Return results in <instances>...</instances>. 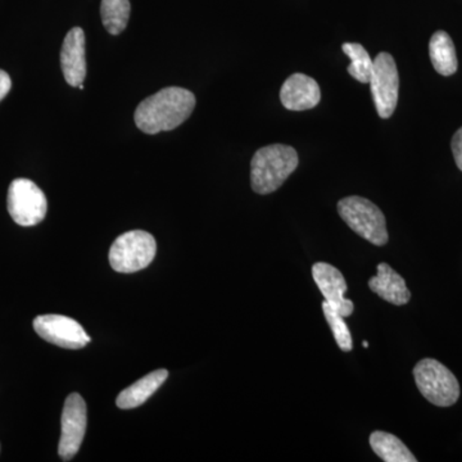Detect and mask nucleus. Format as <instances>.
<instances>
[{
	"label": "nucleus",
	"mask_w": 462,
	"mask_h": 462,
	"mask_svg": "<svg viewBox=\"0 0 462 462\" xmlns=\"http://www.w3.org/2000/svg\"><path fill=\"white\" fill-rule=\"evenodd\" d=\"M12 88V80L7 72L0 69V102L8 96Z\"/></svg>",
	"instance_id": "obj_21"
},
{
	"label": "nucleus",
	"mask_w": 462,
	"mask_h": 462,
	"mask_svg": "<svg viewBox=\"0 0 462 462\" xmlns=\"http://www.w3.org/2000/svg\"><path fill=\"white\" fill-rule=\"evenodd\" d=\"M363 345H364L365 348H367V346H369V345H367L366 340H365V342L363 343Z\"/></svg>",
	"instance_id": "obj_22"
},
{
	"label": "nucleus",
	"mask_w": 462,
	"mask_h": 462,
	"mask_svg": "<svg viewBox=\"0 0 462 462\" xmlns=\"http://www.w3.org/2000/svg\"><path fill=\"white\" fill-rule=\"evenodd\" d=\"M312 278L324 296L325 300L336 309L343 318L354 314V302L346 300V282L343 273L333 264L318 263L312 266Z\"/></svg>",
	"instance_id": "obj_10"
},
{
	"label": "nucleus",
	"mask_w": 462,
	"mask_h": 462,
	"mask_svg": "<svg viewBox=\"0 0 462 462\" xmlns=\"http://www.w3.org/2000/svg\"><path fill=\"white\" fill-rule=\"evenodd\" d=\"M342 50L351 60V65L346 69L348 74L360 83L369 84L370 79H372L374 60L370 58L367 51L358 42H346L343 44Z\"/></svg>",
	"instance_id": "obj_18"
},
{
	"label": "nucleus",
	"mask_w": 462,
	"mask_h": 462,
	"mask_svg": "<svg viewBox=\"0 0 462 462\" xmlns=\"http://www.w3.org/2000/svg\"><path fill=\"white\" fill-rule=\"evenodd\" d=\"M378 273L369 281V288L382 300L394 306H403L411 300V291L400 273L394 272L388 263H379Z\"/></svg>",
	"instance_id": "obj_13"
},
{
	"label": "nucleus",
	"mask_w": 462,
	"mask_h": 462,
	"mask_svg": "<svg viewBox=\"0 0 462 462\" xmlns=\"http://www.w3.org/2000/svg\"><path fill=\"white\" fill-rule=\"evenodd\" d=\"M88 411L84 398L71 393L66 398L62 412V431H60L58 455L63 461H69L78 455L87 433Z\"/></svg>",
	"instance_id": "obj_8"
},
{
	"label": "nucleus",
	"mask_w": 462,
	"mask_h": 462,
	"mask_svg": "<svg viewBox=\"0 0 462 462\" xmlns=\"http://www.w3.org/2000/svg\"><path fill=\"white\" fill-rule=\"evenodd\" d=\"M78 88H79V89H80V90H84V89H85L84 85H80V87H78Z\"/></svg>",
	"instance_id": "obj_23"
},
{
	"label": "nucleus",
	"mask_w": 462,
	"mask_h": 462,
	"mask_svg": "<svg viewBox=\"0 0 462 462\" xmlns=\"http://www.w3.org/2000/svg\"><path fill=\"white\" fill-rule=\"evenodd\" d=\"M196 97L184 88L170 87L143 100L134 120L143 133L171 132L184 124L196 108Z\"/></svg>",
	"instance_id": "obj_1"
},
{
	"label": "nucleus",
	"mask_w": 462,
	"mask_h": 462,
	"mask_svg": "<svg viewBox=\"0 0 462 462\" xmlns=\"http://www.w3.org/2000/svg\"><path fill=\"white\" fill-rule=\"evenodd\" d=\"M130 12H132L130 0H102L100 3L103 25L112 35H118L126 29Z\"/></svg>",
	"instance_id": "obj_17"
},
{
	"label": "nucleus",
	"mask_w": 462,
	"mask_h": 462,
	"mask_svg": "<svg viewBox=\"0 0 462 462\" xmlns=\"http://www.w3.org/2000/svg\"><path fill=\"white\" fill-rule=\"evenodd\" d=\"M322 312H324L325 319H327L328 324L333 331L337 345L343 352H351L354 349V340H352L351 331L346 327L345 318L336 309H333L327 300L322 303Z\"/></svg>",
	"instance_id": "obj_19"
},
{
	"label": "nucleus",
	"mask_w": 462,
	"mask_h": 462,
	"mask_svg": "<svg viewBox=\"0 0 462 462\" xmlns=\"http://www.w3.org/2000/svg\"><path fill=\"white\" fill-rule=\"evenodd\" d=\"M452 153H454L456 165L462 171V127L456 132L451 143Z\"/></svg>",
	"instance_id": "obj_20"
},
{
	"label": "nucleus",
	"mask_w": 462,
	"mask_h": 462,
	"mask_svg": "<svg viewBox=\"0 0 462 462\" xmlns=\"http://www.w3.org/2000/svg\"><path fill=\"white\" fill-rule=\"evenodd\" d=\"M413 378L421 396L438 407L454 406L460 398L455 374L434 358H424L413 367Z\"/></svg>",
	"instance_id": "obj_4"
},
{
	"label": "nucleus",
	"mask_w": 462,
	"mask_h": 462,
	"mask_svg": "<svg viewBox=\"0 0 462 462\" xmlns=\"http://www.w3.org/2000/svg\"><path fill=\"white\" fill-rule=\"evenodd\" d=\"M338 214L349 229L374 245H385L389 236L382 209L363 197H346L338 202Z\"/></svg>",
	"instance_id": "obj_3"
},
{
	"label": "nucleus",
	"mask_w": 462,
	"mask_h": 462,
	"mask_svg": "<svg viewBox=\"0 0 462 462\" xmlns=\"http://www.w3.org/2000/svg\"><path fill=\"white\" fill-rule=\"evenodd\" d=\"M8 212L20 226H35L47 216L48 200L35 182L16 179L9 185Z\"/></svg>",
	"instance_id": "obj_6"
},
{
	"label": "nucleus",
	"mask_w": 462,
	"mask_h": 462,
	"mask_svg": "<svg viewBox=\"0 0 462 462\" xmlns=\"http://www.w3.org/2000/svg\"><path fill=\"white\" fill-rule=\"evenodd\" d=\"M370 446L378 457L385 462H416L409 447L400 438L387 431L376 430L369 438Z\"/></svg>",
	"instance_id": "obj_15"
},
{
	"label": "nucleus",
	"mask_w": 462,
	"mask_h": 462,
	"mask_svg": "<svg viewBox=\"0 0 462 462\" xmlns=\"http://www.w3.org/2000/svg\"><path fill=\"white\" fill-rule=\"evenodd\" d=\"M431 63L439 75L451 76L457 71V56L454 42L446 32H437L430 42Z\"/></svg>",
	"instance_id": "obj_16"
},
{
	"label": "nucleus",
	"mask_w": 462,
	"mask_h": 462,
	"mask_svg": "<svg viewBox=\"0 0 462 462\" xmlns=\"http://www.w3.org/2000/svg\"><path fill=\"white\" fill-rule=\"evenodd\" d=\"M167 378H169V372L165 369L148 374L144 378L138 380L129 388L121 392L116 400V404L118 409L123 410L136 409V407L142 406L156 393L157 389L166 382Z\"/></svg>",
	"instance_id": "obj_14"
},
{
	"label": "nucleus",
	"mask_w": 462,
	"mask_h": 462,
	"mask_svg": "<svg viewBox=\"0 0 462 462\" xmlns=\"http://www.w3.org/2000/svg\"><path fill=\"white\" fill-rule=\"evenodd\" d=\"M33 329L41 338L67 349L84 348L91 340L78 321L63 315L38 316L33 320Z\"/></svg>",
	"instance_id": "obj_9"
},
{
	"label": "nucleus",
	"mask_w": 462,
	"mask_h": 462,
	"mask_svg": "<svg viewBox=\"0 0 462 462\" xmlns=\"http://www.w3.org/2000/svg\"><path fill=\"white\" fill-rule=\"evenodd\" d=\"M281 100L291 111H306L320 103L321 90L315 79L305 74H294L282 84Z\"/></svg>",
	"instance_id": "obj_12"
},
{
	"label": "nucleus",
	"mask_w": 462,
	"mask_h": 462,
	"mask_svg": "<svg viewBox=\"0 0 462 462\" xmlns=\"http://www.w3.org/2000/svg\"><path fill=\"white\" fill-rule=\"evenodd\" d=\"M85 33L81 27H74L67 32L60 50V67L67 84L78 88L87 78V57H85Z\"/></svg>",
	"instance_id": "obj_11"
},
{
	"label": "nucleus",
	"mask_w": 462,
	"mask_h": 462,
	"mask_svg": "<svg viewBox=\"0 0 462 462\" xmlns=\"http://www.w3.org/2000/svg\"><path fill=\"white\" fill-rule=\"evenodd\" d=\"M300 163L296 149L291 145L272 144L258 149L252 158L251 184L257 194L278 190Z\"/></svg>",
	"instance_id": "obj_2"
},
{
	"label": "nucleus",
	"mask_w": 462,
	"mask_h": 462,
	"mask_svg": "<svg viewBox=\"0 0 462 462\" xmlns=\"http://www.w3.org/2000/svg\"><path fill=\"white\" fill-rule=\"evenodd\" d=\"M156 252L153 236L143 230L127 231L109 249V264L117 273H138L153 263Z\"/></svg>",
	"instance_id": "obj_5"
},
{
	"label": "nucleus",
	"mask_w": 462,
	"mask_h": 462,
	"mask_svg": "<svg viewBox=\"0 0 462 462\" xmlns=\"http://www.w3.org/2000/svg\"><path fill=\"white\" fill-rule=\"evenodd\" d=\"M374 103L382 118H389L396 111L400 76L394 58L389 53H379L374 60L372 79Z\"/></svg>",
	"instance_id": "obj_7"
}]
</instances>
